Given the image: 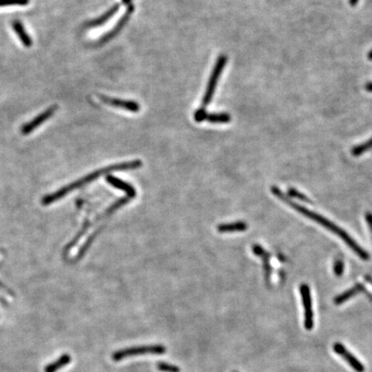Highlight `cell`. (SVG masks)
Segmentation results:
<instances>
[{
  "label": "cell",
  "instance_id": "1",
  "mask_svg": "<svg viewBox=\"0 0 372 372\" xmlns=\"http://www.w3.org/2000/svg\"><path fill=\"white\" fill-rule=\"evenodd\" d=\"M272 193L276 197H278L280 200L288 204L289 207H291L294 210L301 213V215H303L307 218L311 219L317 223H319L320 225H322V227H325L328 230L331 231L334 234H336L337 236L340 237V239H342L343 241L346 243V245H348L349 247L351 248V250L354 252L355 254H357V256L360 259L363 260H369V254L366 251H364L363 248L361 247L360 245H358L354 239H352L348 233H346V231L343 230L342 228H340L339 226L334 224V222H331V221L321 216L319 214L307 210L304 207L301 206V205L295 204L291 200H289V198H287L286 196L284 195V193L281 192L280 190L277 188V187H272Z\"/></svg>",
  "mask_w": 372,
  "mask_h": 372
},
{
  "label": "cell",
  "instance_id": "2",
  "mask_svg": "<svg viewBox=\"0 0 372 372\" xmlns=\"http://www.w3.org/2000/svg\"><path fill=\"white\" fill-rule=\"evenodd\" d=\"M142 165V162L140 160H132V161H128V162L120 163L116 165H110L105 168L100 169L98 171H94L91 174L87 175L85 177H83L80 180L76 181L74 183L66 186L64 188L59 190L58 192H54L51 195L47 196L43 199V204H52L53 202L58 201L59 199L65 197L69 192H73L74 190L79 189L82 186L86 185L87 183H92L93 181L96 180L98 177H100L102 175L106 174L109 172L115 171H120V170H130V169L139 168Z\"/></svg>",
  "mask_w": 372,
  "mask_h": 372
},
{
  "label": "cell",
  "instance_id": "3",
  "mask_svg": "<svg viewBox=\"0 0 372 372\" xmlns=\"http://www.w3.org/2000/svg\"><path fill=\"white\" fill-rule=\"evenodd\" d=\"M227 57L225 54H221L216 59V65L213 68L212 73L210 74V80L207 85L206 91H205L203 101H202L203 108H206L212 101L213 97L216 92L217 83L222 75L225 66L227 64Z\"/></svg>",
  "mask_w": 372,
  "mask_h": 372
},
{
  "label": "cell",
  "instance_id": "4",
  "mask_svg": "<svg viewBox=\"0 0 372 372\" xmlns=\"http://www.w3.org/2000/svg\"><path fill=\"white\" fill-rule=\"evenodd\" d=\"M166 351V348L162 345H154V346H142L122 349L113 353L112 358L114 361H121V359L129 357L145 354H163Z\"/></svg>",
  "mask_w": 372,
  "mask_h": 372
},
{
  "label": "cell",
  "instance_id": "5",
  "mask_svg": "<svg viewBox=\"0 0 372 372\" xmlns=\"http://www.w3.org/2000/svg\"><path fill=\"white\" fill-rule=\"evenodd\" d=\"M300 294L304 307V327L307 330H311L314 328V312L311 292L307 284H301Z\"/></svg>",
  "mask_w": 372,
  "mask_h": 372
},
{
  "label": "cell",
  "instance_id": "6",
  "mask_svg": "<svg viewBox=\"0 0 372 372\" xmlns=\"http://www.w3.org/2000/svg\"><path fill=\"white\" fill-rule=\"evenodd\" d=\"M334 351L336 354L340 355L349 365L354 369L356 372H364L365 368L363 366V363L355 357L354 355L351 353V351H349L346 349V346H343L342 344L340 342H335L334 344Z\"/></svg>",
  "mask_w": 372,
  "mask_h": 372
},
{
  "label": "cell",
  "instance_id": "7",
  "mask_svg": "<svg viewBox=\"0 0 372 372\" xmlns=\"http://www.w3.org/2000/svg\"><path fill=\"white\" fill-rule=\"evenodd\" d=\"M133 12V5H132V6H129L127 12H125V14L120 18V20L118 21V23L115 24V27L113 28L112 30L109 31V32L106 33L105 35H103V36L99 39L98 43H99V44L106 43L108 41H110L111 39L114 38L115 36H117V35H118V33L120 32V31L122 30V28L125 26V24H127L128 21H129L130 17L132 15Z\"/></svg>",
  "mask_w": 372,
  "mask_h": 372
},
{
  "label": "cell",
  "instance_id": "8",
  "mask_svg": "<svg viewBox=\"0 0 372 372\" xmlns=\"http://www.w3.org/2000/svg\"><path fill=\"white\" fill-rule=\"evenodd\" d=\"M100 99L103 101V103L109 104L110 106L127 109L128 111H130V112H139L140 109H141L139 103L136 102V101L124 100V99H119V98H109L107 96H101Z\"/></svg>",
  "mask_w": 372,
  "mask_h": 372
},
{
  "label": "cell",
  "instance_id": "9",
  "mask_svg": "<svg viewBox=\"0 0 372 372\" xmlns=\"http://www.w3.org/2000/svg\"><path fill=\"white\" fill-rule=\"evenodd\" d=\"M56 109L57 106H54V105L46 109L44 112L41 113L40 115L36 116V118L33 119L30 122L25 124L24 127L22 128V133L24 135H29L31 133L33 130H36V128H38L44 121H47V119L50 118L51 116L56 111Z\"/></svg>",
  "mask_w": 372,
  "mask_h": 372
},
{
  "label": "cell",
  "instance_id": "10",
  "mask_svg": "<svg viewBox=\"0 0 372 372\" xmlns=\"http://www.w3.org/2000/svg\"><path fill=\"white\" fill-rule=\"evenodd\" d=\"M119 8H120V5L115 4L112 7H110L106 12H104L103 15H101L99 18L89 22L88 24H86V27L87 28H96V27L103 25V24L106 23L107 21L109 20V18H112L113 16L118 12Z\"/></svg>",
  "mask_w": 372,
  "mask_h": 372
},
{
  "label": "cell",
  "instance_id": "11",
  "mask_svg": "<svg viewBox=\"0 0 372 372\" xmlns=\"http://www.w3.org/2000/svg\"><path fill=\"white\" fill-rule=\"evenodd\" d=\"M107 182L110 183V184H112L115 188L126 192L130 198H135L136 196V190H135L133 186L130 185L126 182L120 180L119 178L112 177V176H109V177H107Z\"/></svg>",
  "mask_w": 372,
  "mask_h": 372
},
{
  "label": "cell",
  "instance_id": "12",
  "mask_svg": "<svg viewBox=\"0 0 372 372\" xmlns=\"http://www.w3.org/2000/svg\"><path fill=\"white\" fill-rule=\"evenodd\" d=\"M363 290H364V288H363L362 284H356L355 286L352 287L351 289H349L348 290H346L342 294H340V295H338L336 298L334 299V303L336 305L343 304L345 301H348L349 299H351V297H353L354 295H357L358 293L362 292Z\"/></svg>",
  "mask_w": 372,
  "mask_h": 372
},
{
  "label": "cell",
  "instance_id": "13",
  "mask_svg": "<svg viewBox=\"0 0 372 372\" xmlns=\"http://www.w3.org/2000/svg\"><path fill=\"white\" fill-rule=\"evenodd\" d=\"M12 28L15 30V32L18 35V38L20 39L21 42L25 46V47H30L32 45V40L29 36V34L26 32V30L24 29L23 24L19 21L16 20L12 23Z\"/></svg>",
  "mask_w": 372,
  "mask_h": 372
},
{
  "label": "cell",
  "instance_id": "14",
  "mask_svg": "<svg viewBox=\"0 0 372 372\" xmlns=\"http://www.w3.org/2000/svg\"><path fill=\"white\" fill-rule=\"evenodd\" d=\"M72 357L69 354H63L53 363L47 364L45 367L44 372H57L59 369L64 368L68 363H71Z\"/></svg>",
  "mask_w": 372,
  "mask_h": 372
},
{
  "label": "cell",
  "instance_id": "15",
  "mask_svg": "<svg viewBox=\"0 0 372 372\" xmlns=\"http://www.w3.org/2000/svg\"><path fill=\"white\" fill-rule=\"evenodd\" d=\"M204 121L210 123H228L231 121V115L228 113H206Z\"/></svg>",
  "mask_w": 372,
  "mask_h": 372
},
{
  "label": "cell",
  "instance_id": "16",
  "mask_svg": "<svg viewBox=\"0 0 372 372\" xmlns=\"http://www.w3.org/2000/svg\"><path fill=\"white\" fill-rule=\"evenodd\" d=\"M247 225L244 222H233L228 224L219 225L217 230L220 233H233L246 230Z\"/></svg>",
  "mask_w": 372,
  "mask_h": 372
},
{
  "label": "cell",
  "instance_id": "17",
  "mask_svg": "<svg viewBox=\"0 0 372 372\" xmlns=\"http://www.w3.org/2000/svg\"><path fill=\"white\" fill-rule=\"evenodd\" d=\"M372 148V138L368 140L366 142H364L363 144L359 145L355 147L351 153L354 155V156H359L361 154H363V153H365L367 151L371 149Z\"/></svg>",
  "mask_w": 372,
  "mask_h": 372
},
{
  "label": "cell",
  "instance_id": "18",
  "mask_svg": "<svg viewBox=\"0 0 372 372\" xmlns=\"http://www.w3.org/2000/svg\"><path fill=\"white\" fill-rule=\"evenodd\" d=\"M157 369L162 372H180V368L171 363L160 362L157 363Z\"/></svg>",
  "mask_w": 372,
  "mask_h": 372
},
{
  "label": "cell",
  "instance_id": "19",
  "mask_svg": "<svg viewBox=\"0 0 372 372\" xmlns=\"http://www.w3.org/2000/svg\"><path fill=\"white\" fill-rule=\"evenodd\" d=\"M29 3V0H0V6H24Z\"/></svg>",
  "mask_w": 372,
  "mask_h": 372
},
{
  "label": "cell",
  "instance_id": "20",
  "mask_svg": "<svg viewBox=\"0 0 372 372\" xmlns=\"http://www.w3.org/2000/svg\"><path fill=\"white\" fill-rule=\"evenodd\" d=\"M206 113V109H205V108H203V107L200 108V109H197L195 113H194V119H195V121H197V122H202V121H204V117H205Z\"/></svg>",
  "mask_w": 372,
  "mask_h": 372
},
{
  "label": "cell",
  "instance_id": "21",
  "mask_svg": "<svg viewBox=\"0 0 372 372\" xmlns=\"http://www.w3.org/2000/svg\"><path fill=\"white\" fill-rule=\"evenodd\" d=\"M334 273L338 276L340 277L342 275L343 272H344V263H343L341 260H337L334 263Z\"/></svg>",
  "mask_w": 372,
  "mask_h": 372
},
{
  "label": "cell",
  "instance_id": "22",
  "mask_svg": "<svg viewBox=\"0 0 372 372\" xmlns=\"http://www.w3.org/2000/svg\"><path fill=\"white\" fill-rule=\"evenodd\" d=\"M289 194L291 196V197H293V198H299V199H301V200H303V201L308 202L307 201L308 199H307L304 195H302V194H301L300 192H296L295 190H289Z\"/></svg>",
  "mask_w": 372,
  "mask_h": 372
},
{
  "label": "cell",
  "instance_id": "23",
  "mask_svg": "<svg viewBox=\"0 0 372 372\" xmlns=\"http://www.w3.org/2000/svg\"><path fill=\"white\" fill-rule=\"evenodd\" d=\"M365 88H366L367 91L369 92H372V83H368L367 84L366 86H365Z\"/></svg>",
  "mask_w": 372,
  "mask_h": 372
},
{
  "label": "cell",
  "instance_id": "24",
  "mask_svg": "<svg viewBox=\"0 0 372 372\" xmlns=\"http://www.w3.org/2000/svg\"><path fill=\"white\" fill-rule=\"evenodd\" d=\"M121 1L124 5H127L129 6H132V0H121Z\"/></svg>",
  "mask_w": 372,
  "mask_h": 372
},
{
  "label": "cell",
  "instance_id": "25",
  "mask_svg": "<svg viewBox=\"0 0 372 372\" xmlns=\"http://www.w3.org/2000/svg\"><path fill=\"white\" fill-rule=\"evenodd\" d=\"M357 2H358V0H350V5L351 6H356Z\"/></svg>",
  "mask_w": 372,
  "mask_h": 372
},
{
  "label": "cell",
  "instance_id": "26",
  "mask_svg": "<svg viewBox=\"0 0 372 372\" xmlns=\"http://www.w3.org/2000/svg\"><path fill=\"white\" fill-rule=\"evenodd\" d=\"M368 57H369V59H371L372 60V50L370 51L369 53V55H368Z\"/></svg>",
  "mask_w": 372,
  "mask_h": 372
},
{
  "label": "cell",
  "instance_id": "27",
  "mask_svg": "<svg viewBox=\"0 0 372 372\" xmlns=\"http://www.w3.org/2000/svg\"><path fill=\"white\" fill-rule=\"evenodd\" d=\"M0 286H1V284H0Z\"/></svg>",
  "mask_w": 372,
  "mask_h": 372
}]
</instances>
